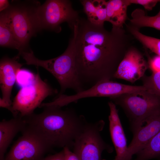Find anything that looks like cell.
<instances>
[{
    "label": "cell",
    "mask_w": 160,
    "mask_h": 160,
    "mask_svg": "<svg viewBox=\"0 0 160 160\" xmlns=\"http://www.w3.org/2000/svg\"><path fill=\"white\" fill-rule=\"evenodd\" d=\"M73 30L75 65L84 87L113 79L125 54L132 47L131 36L123 28L113 27L108 31L103 25L80 17Z\"/></svg>",
    "instance_id": "obj_1"
},
{
    "label": "cell",
    "mask_w": 160,
    "mask_h": 160,
    "mask_svg": "<svg viewBox=\"0 0 160 160\" xmlns=\"http://www.w3.org/2000/svg\"><path fill=\"white\" fill-rule=\"evenodd\" d=\"M41 113L23 117L25 127L39 137L52 148H72L74 140L87 122L84 117L71 109L47 106Z\"/></svg>",
    "instance_id": "obj_2"
},
{
    "label": "cell",
    "mask_w": 160,
    "mask_h": 160,
    "mask_svg": "<svg viewBox=\"0 0 160 160\" xmlns=\"http://www.w3.org/2000/svg\"><path fill=\"white\" fill-rule=\"evenodd\" d=\"M18 55L22 57L27 64L41 67L54 76L60 87V92L56 97L63 94L67 89H73L76 93L85 90L80 80L75 65L72 37L65 51L55 58L46 60H40L35 57L31 50L22 51Z\"/></svg>",
    "instance_id": "obj_3"
},
{
    "label": "cell",
    "mask_w": 160,
    "mask_h": 160,
    "mask_svg": "<svg viewBox=\"0 0 160 160\" xmlns=\"http://www.w3.org/2000/svg\"><path fill=\"white\" fill-rule=\"evenodd\" d=\"M109 98L124 111L133 134L149 118L160 112V97L146 90L124 93Z\"/></svg>",
    "instance_id": "obj_4"
},
{
    "label": "cell",
    "mask_w": 160,
    "mask_h": 160,
    "mask_svg": "<svg viewBox=\"0 0 160 160\" xmlns=\"http://www.w3.org/2000/svg\"><path fill=\"white\" fill-rule=\"evenodd\" d=\"M40 5L37 1H13L4 10L13 34L21 46V52L25 51L31 38L41 30L37 13Z\"/></svg>",
    "instance_id": "obj_5"
},
{
    "label": "cell",
    "mask_w": 160,
    "mask_h": 160,
    "mask_svg": "<svg viewBox=\"0 0 160 160\" xmlns=\"http://www.w3.org/2000/svg\"><path fill=\"white\" fill-rule=\"evenodd\" d=\"M105 124L102 120L85 123L76 137L72 148L73 152L79 160H101L104 151L110 153L113 151V148L104 141L100 135Z\"/></svg>",
    "instance_id": "obj_6"
},
{
    "label": "cell",
    "mask_w": 160,
    "mask_h": 160,
    "mask_svg": "<svg viewBox=\"0 0 160 160\" xmlns=\"http://www.w3.org/2000/svg\"><path fill=\"white\" fill-rule=\"evenodd\" d=\"M57 93V89L41 79L38 71L32 83L22 87L14 97L12 105L13 117L18 115L23 117L32 114L46 97Z\"/></svg>",
    "instance_id": "obj_7"
},
{
    "label": "cell",
    "mask_w": 160,
    "mask_h": 160,
    "mask_svg": "<svg viewBox=\"0 0 160 160\" xmlns=\"http://www.w3.org/2000/svg\"><path fill=\"white\" fill-rule=\"evenodd\" d=\"M37 13L41 29H47L56 32L60 31V25L65 22L73 30L79 18L78 12L73 8L69 0H47L39 6Z\"/></svg>",
    "instance_id": "obj_8"
},
{
    "label": "cell",
    "mask_w": 160,
    "mask_h": 160,
    "mask_svg": "<svg viewBox=\"0 0 160 160\" xmlns=\"http://www.w3.org/2000/svg\"><path fill=\"white\" fill-rule=\"evenodd\" d=\"M3 160H41L52 148L39 137L26 128Z\"/></svg>",
    "instance_id": "obj_9"
},
{
    "label": "cell",
    "mask_w": 160,
    "mask_h": 160,
    "mask_svg": "<svg viewBox=\"0 0 160 160\" xmlns=\"http://www.w3.org/2000/svg\"><path fill=\"white\" fill-rule=\"evenodd\" d=\"M19 56L12 58L4 57L0 62V85L2 97L0 99V107L6 108L13 115L11 100L12 90L18 72L23 64L18 62Z\"/></svg>",
    "instance_id": "obj_10"
},
{
    "label": "cell",
    "mask_w": 160,
    "mask_h": 160,
    "mask_svg": "<svg viewBox=\"0 0 160 160\" xmlns=\"http://www.w3.org/2000/svg\"><path fill=\"white\" fill-rule=\"evenodd\" d=\"M148 68V63L142 54L133 47L125 54L113 78L124 79L133 83L144 76Z\"/></svg>",
    "instance_id": "obj_11"
},
{
    "label": "cell",
    "mask_w": 160,
    "mask_h": 160,
    "mask_svg": "<svg viewBox=\"0 0 160 160\" xmlns=\"http://www.w3.org/2000/svg\"><path fill=\"white\" fill-rule=\"evenodd\" d=\"M108 104L110 110L108 116L109 130L116 152V155L112 160H129L127 139L119 116L118 110L112 101L109 102Z\"/></svg>",
    "instance_id": "obj_12"
},
{
    "label": "cell",
    "mask_w": 160,
    "mask_h": 160,
    "mask_svg": "<svg viewBox=\"0 0 160 160\" xmlns=\"http://www.w3.org/2000/svg\"><path fill=\"white\" fill-rule=\"evenodd\" d=\"M143 126L134 134L128 146V157L132 160V156L140 150L160 131V112L147 120Z\"/></svg>",
    "instance_id": "obj_13"
},
{
    "label": "cell",
    "mask_w": 160,
    "mask_h": 160,
    "mask_svg": "<svg viewBox=\"0 0 160 160\" xmlns=\"http://www.w3.org/2000/svg\"><path fill=\"white\" fill-rule=\"evenodd\" d=\"M23 118L18 115L9 120L3 119L0 122V160H3L7 148L13 138L25 129Z\"/></svg>",
    "instance_id": "obj_14"
},
{
    "label": "cell",
    "mask_w": 160,
    "mask_h": 160,
    "mask_svg": "<svg viewBox=\"0 0 160 160\" xmlns=\"http://www.w3.org/2000/svg\"><path fill=\"white\" fill-rule=\"evenodd\" d=\"M131 4L129 0H111L107 1V20L113 27L123 28L127 18V10Z\"/></svg>",
    "instance_id": "obj_15"
},
{
    "label": "cell",
    "mask_w": 160,
    "mask_h": 160,
    "mask_svg": "<svg viewBox=\"0 0 160 160\" xmlns=\"http://www.w3.org/2000/svg\"><path fill=\"white\" fill-rule=\"evenodd\" d=\"M80 1L87 20L93 24L103 25L107 20V1L104 0H82Z\"/></svg>",
    "instance_id": "obj_16"
},
{
    "label": "cell",
    "mask_w": 160,
    "mask_h": 160,
    "mask_svg": "<svg viewBox=\"0 0 160 160\" xmlns=\"http://www.w3.org/2000/svg\"><path fill=\"white\" fill-rule=\"evenodd\" d=\"M0 45L22 51L21 46L16 39L9 24L4 11L1 12L0 16Z\"/></svg>",
    "instance_id": "obj_17"
},
{
    "label": "cell",
    "mask_w": 160,
    "mask_h": 160,
    "mask_svg": "<svg viewBox=\"0 0 160 160\" xmlns=\"http://www.w3.org/2000/svg\"><path fill=\"white\" fill-rule=\"evenodd\" d=\"M130 20L131 24L138 29L148 27L160 30V16H148L145 15L143 10L137 9L132 12Z\"/></svg>",
    "instance_id": "obj_18"
},
{
    "label": "cell",
    "mask_w": 160,
    "mask_h": 160,
    "mask_svg": "<svg viewBox=\"0 0 160 160\" xmlns=\"http://www.w3.org/2000/svg\"><path fill=\"white\" fill-rule=\"evenodd\" d=\"M136 154L134 160L160 159V131Z\"/></svg>",
    "instance_id": "obj_19"
},
{
    "label": "cell",
    "mask_w": 160,
    "mask_h": 160,
    "mask_svg": "<svg viewBox=\"0 0 160 160\" xmlns=\"http://www.w3.org/2000/svg\"><path fill=\"white\" fill-rule=\"evenodd\" d=\"M131 34L143 45L158 56H160V39L146 36L133 26L128 27Z\"/></svg>",
    "instance_id": "obj_20"
},
{
    "label": "cell",
    "mask_w": 160,
    "mask_h": 160,
    "mask_svg": "<svg viewBox=\"0 0 160 160\" xmlns=\"http://www.w3.org/2000/svg\"><path fill=\"white\" fill-rule=\"evenodd\" d=\"M141 79L146 91L160 97V71L152 72L148 76L144 75Z\"/></svg>",
    "instance_id": "obj_21"
},
{
    "label": "cell",
    "mask_w": 160,
    "mask_h": 160,
    "mask_svg": "<svg viewBox=\"0 0 160 160\" xmlns=\"http://www.w3.org/2000/svg\"><path fill=\"white\" fill-rule=\"evenodd\" d=\"M34 75L31 72L25 70H20L16 77L17 83L22 87L31 84L35 78Z\"/></svg>",
    "instance_id": "obj_22"
},
{
    "label": "cell",
    "mask_w": 160,
    "mask_h": 160,
    "mask_svg": "<svg viewBox=\"0 0 160 160\" xmlns=\"http://www.w3.org/2000/svg\"><path fill=\"white\" fill-rule=\"evenodd\" d=\"M131 4H139L143 6L146 10H151L160 1L158 0H129Z\"/></svg>",
    "instance_id": "obj_23"
},
{
    "label": "cell",
    "mask_w": 160,
    "mask_h": 160,
    "mask_svg": "<svg viewBox=\"0 0 160 160\" xmlns=\"http://www.w3.org/2000/svg\"><path fill=\"white\" fill-rule=\"evenodd\" d=\"M148 67L152 72L160 71V56L148 58Z\"/></svg>",
    "instance_id": "obj_24"
},
{
    "label": "cell",
    "mask_w": 160,
    "mask_h": 160,
    "mask_svg": "<svg viewBox=\"0 0 160 160\" xmlns=\"http://www.w3.org/2000/svg\"><path fill=\"white\" fill-rule=\"evenodd\" d=\"M64 160H79L77 156L68 147L63 148Z\"/></svg>",
    "instance_id": "obj_25"
},
{
    "label": "cell",
    "mask_w": 160,
    "mask_h": 160,
    "mask_svg": "<svg viewBox=\"0 0 160 160\" xmlns=\"http://www.w3.org/2000/svg\"><path fill=\"white\" fill-rule=\"evenodd\" d=\"M41 160H64L63 150L55 154L44 157Z\"/></svg>",
    "instance_id": "obj_26"
},
{
    "label": "cell",
    "mask_w": 160,
    "mask_h": 160,
    "mask_svg": "<svg viewBox=\"0 0 160 160\" xmlns=\"http://www.w3.org/2000/svg\"><path fill=\"white\" fill-rule=\"evenodd\" d=\"M10 4L7 0H0V11L2 12L9 8Z\"/></svg>",
    "instance_id": "obj_27"
},
{
    "label": "cell",
    "mask_w": 160,
    "mask_h": 160,
    "mask_svg": "<svg viewBox=\"0 0 160 160\" xmlns=\"http://www.w3.org/2000/svg\"><path fill=\"white\" fill-rule=\"evenodd\" d=\"M156 15L158 16H160V10L159 12L158 13V14Z\"/></svg>",
    "instance_id": "obj_28"
}]
</instances>
